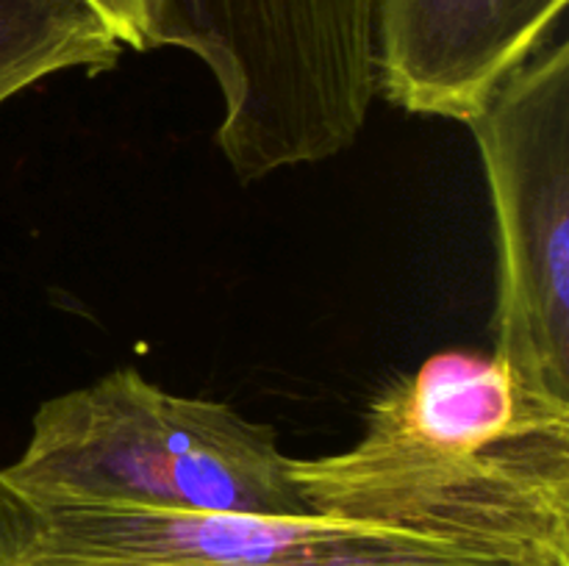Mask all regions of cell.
Wrapping results in <instances>:
<instances>
[{
	"label": "cell",
	"instance_id": "1",
	"mask_svg": "<svg viewBox=\"0 0 569 566\" xmlns=\"http://www.w3.org/2000/svg\"><path fill=\"white\" fill-rule=\"evenodd\" d=\"M315 514L70 497L0 472V566H569V403L448 350L372 397L353 447L289 458Z\"/></svg>",
	"mask_w": 569,
	"mask_h": 566
},
{
	"label": "cell",
	"instance_id": "2",
	"mask_svg": "<svg viewBox=\"0 0 569 566\" xmlns=\"http://www.w3.org/2000/svg\"><path fill=\"white\" fill-rule=\"evenodd\" d=\"M276 427L120 366L44 400L9 481L98 503L194 514L309 516Z\"/></svg>",
	"mask_w": 569,
	"mask_h": 566
},
{
	"label": "cell",
	"instance_id": "3",
	"mask_svg": "<svg viewBox=\"0 0 569 566\" xmlns=\"http://www.w3.org/2000/svg\"><path fill=\"white\" fill-rule=\"evenodd\" d=\"M156 44L211 72L239 181L350 150L378 94L376 0H161Z\"/></svg>",
	"mask_w": 569,
	"mask_h": 566
},
{
	"label": "cell",
	"instance_id": "4",
	"mask_svg": "<svg viewBox=\"0 0 569 566\" xmlns=\"http://www.w3.org/2000/svg\"><path fill=\"white\" fill-rule=\"evenodd\" d=\"M495 214V353L526 392L569 403V42L517 67L467 125Z\"/></svg>",
	"mask_w": 569,
	"mask_h": 566
},
{
	"label": "cell",
	"instance_id": "5",
	"mask_svg": "<svg viewBox=\"0 0 569 566\" xmlns=\"http://www.w3.org/2000/svg\"><path fill=\"white\" fill-rule=\"evenodd\" d=\"M569 0H376L378 92L470 125L500 83L559 37Z\"/></svg>",
	"mask_w": 569,
	"mask_h": 566
},
{
	"label": "cell",
	"instance_id": "6",
	"mask_svg": "<svg viewBox=\"0 0 569 566\" xmlns=\"http://www.w3.org/2000/svg\"><path fill=\"white\" fill-rule=\"evenodd\" d=\"M122 50L89 0H0V105L59 72L114 70Z\"/></svg>",
	"mask_w": 569,
	"mask_h": 566
},
{
	"label": "cell",
	"instance_id": "7",
	"mask_svg": "<svg viewBox=\"0 0 569 566\" xmlns=\"http://www.w3.org/2000/svg\"><path fill=\"white\" fill-rule=\"evenodd\" d=\"M117 33L126 50H156L161 20V0H89Z\"/></svg>",
	"mask_w": 569,
	"mask_h": 566
}]
</instances>
